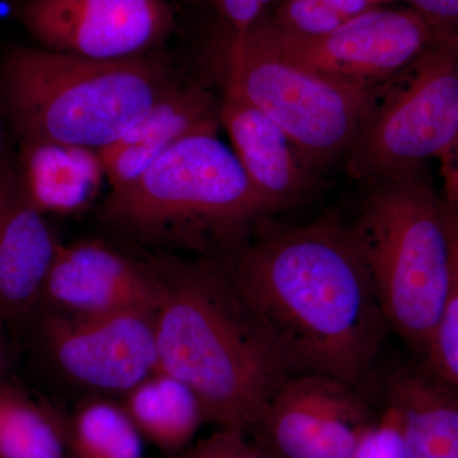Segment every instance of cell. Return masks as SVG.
I'll list each match as a JSON object with an SVG mask.
<instances>
[{"mask_svg": "<svg viewBox=\"0 0 458 458\" xmlns=\"http://www.w3.org/2000/svg\"><path fill=\"white\" fill-rule=\"evenodd\" d=\"M267 18L283 31L303 38L327 35L346 22L321 0H282L274 16Z\"/></svg>", "mask_w": 458, "mask_h": 458, "instance_id": "obj_22", "label": "cell"}, {"mask_svg": "<svg viewBox=\"0 0 458 458\" xmlns=\"http://www.w3.org/2000/svg\"><path fill=\"white\" fill-rule=\"evenodd\" d=\"M351 458H405L399 412L390 403L361 434Z\"/></svg>", "mask_w": 458, "mask_h": 458, "instance_id": "obj_23", "label": "cell"}, {"mask_svg": "<svg viewBox=\"0 0 458 458\" xmlns=\"http://www.w3.org/2000/svg\"><path fill=\"white\" fill-rule=\"evenodd\" d=\"M174 84L167 66L152 54L95 60L12 47L0 62V107L20 140L101 149Z\"/></svg>", "mask_w": 458, "mask_h": 458, "instance_id": "obj_3", "label": "cell"}, {"mask_svg": "<svg viewBox=\"0 0 458 458\" xmlns=\"http://www.w3.org/2000/svg\"><path fill=\"white\" fill-rule=\"evenodd\" d=\"M267 214L218 129L183 138L137 179L111 189L101 209L108 227L140 242L222 252Z\"/></svg>", "mask_w": 458, "mask_h": 458, "instance_id": "obj_4", "label": "cell"}, {"mask_svg": "<svg viewBox=\"0 0 458 458\" xmlns=\"http://www.w3.org/2000/svg\"><path fill=\"white\" fill-rule=\"evenodd\" d=\"M20 20L44 49L95 60L147 55L174 25L167 0H26Z\"/></svg>", "mask_w": 458, "mask_h": 458, "instance_id": "obj_11", "label": "cell"}, {"mask_svg": "<svg viewBox=\"0 0 458 458\" xmlns=\"http://www.w3.org/2000/svg\"><path fill=\"white\" fill-rule=\"evenodd\" d=\"M56 421L22 390L0 382V458H63Z\"/></svg>", "mask_w": 458, "mask_h": 458, "instance_id": "obj_19", "label": "cell"}, {"mask_svg": "<svg viewBox=\"0 0 458 458\" xmlns=\"http://www.w3.org/2000/svg\"><path fill=\"white\" fill-rule=\"evenodd\" d=\"M75 458H144L141 434L123 406L92 400L78 409L72 424Z\"/></svg>", "mask_w": 458, "mask_h": 458, "instance_id": "obj_20", "label": "cell"}, {"mask_svg": "<svg viewBox=\"0 0 458 458\" xmlns=\"http://www.w3.org/2000/svg\"><path fill=\"white\" fill-rule=\"evenodd\" d=\"M158 369L188 385L205 421L250 434L289 378L261 322L214 260L159 261Z\"/></svg>", "mask_w": 458, "mask_h": 458, "instance_id": "obj_2", "label": "cell"}, {"mask_svg": "<svg viewBox=\"0 0 458 458\" xmlns=\"http://www.w3.org/2000/svg\"><path fill=\"white\" fill-rule=\"evenodd\" d=\"M437 29L457 36L458 0H408Z\"/></svg>", "mask_w": 458, "mask_h": 458, "instance_id": "obj_26", "label": "cell"}, {"mask_svg": "<svg viewBox=\"0 0 458 458\" xmlns=\"http://www.w3.org/2000/svg\"><path fill=\"white\" fill-rule=\"evenodd\" d=\"M219 120L232 150L267 212L297 204L311 176L285 132L258 107L225 87Z\"/></svg>", "mask_w": 458, "mask_h": 458, "instance_id": "obj_14", "label": "cell"}, {"mask_svg": "<svg viewBox=\"0 0 458 458\" xmlns=\"http://www.w3.org/2000/svg\"><path fill=\"white\" fill-rule=\"evenodd\" d=\"M27 197L42 214L83 212L106 180L98 149L47 140H20L16 162Z\"/></svg>", "mask_w": 458, "mask_h": 458, "instance_id": "obj_17", "label": "cell"}, {"mask_svg": "<svg viewBox=\"0 0 458 458\" xmlns=\"http://www.w3.org/2000/svg\"><path fill=\"white\" fill-rule=\"evenodd\" d=\"M0 324H3L0 319ZM8 369V352L5 345L4 337H3L2 327H0V382L5 381L4 376Z\"/></svg>", "mask_w": 458, "mask_h": 458, "instance_id": "obj_29", "label": "cell"}, {"mask_svg": "<svg viewBox=\"0 0 458 458\" xmlns=\"http://www.w3.org/2000/svg\"><path fill=\"white\" fill-rule=\"evenodd\" d=\"M161 286L155 271L140 267L101 242L59 245L40 304L69 315L122 310L157 311Z\"/></svg>", "mask_w": 458, "mask_h": 458, "instance_id": "obj_12", "label": "cell"}, {"mask_svg": "<svg viewBox=\"0 0 458 458\" xmlns=\"http://www.w3.org/2000/svg\"><path fill=\"white\" fill-rule=\"evenodd\" d=\"M0 2H2V0H0Z\"/></svg>", "mask_w": 458, "mask_h": 458, "instance_id": "obj_33", "label": "cell"}, {"mask_svg": "<svg viewBox=\"0 0 458 458\" xmlns=\"http://www.w3.org/2000/svg\"><path fill=\"white\" fill-rule=\"evenodd\" d=\"M443 216L451 246V285L421 363L458 387V209L445 198Z\"/></svg>", "mask_w": 458, "mask_h": 458, "instance_id": "obj_21", "label": "cell"}, {"mask_svg": "<svg viewBox=\"0 0 458 458\" xmlns=\"http://www.w3.org/2000/svg\"><path fill=\"white\" fill-rule=\"evenodd\" d=\"M225 87L285 132L310 171L348 155L379 99V87L355 86L283 56L252 29L232 33Z\"/></svg>", "mask_w": 458, "mask_h": 458, "instance_id": "obj_6", "label": "cell"}, {"mask_svg": "<svg viewBox=\"0 0 458 458\" xmlns=\"http://www.w3.org/2000/svg\"><path fill=\"white\" fill-rule=\"evenodd\" d=\"M42 316L30 325L38 327L42 345L57 369L78 384L126 394L158 369L156 311Z\"/></svg>", "mask_w": 458, "mask_h": 458, "instance_id": "obj_9", "label": "cell"}, {"mask_svg": "<svg viewBox=\"0 0 458 458\" xmlns=\"http://www.w3.org/2000/svg\"><path fill=\"white\" fill-rule=\"evenodd\" d=\"M377 414L354 386L306 373L280 385L250 434L276 458H351Z\"/></svg>", "mask_w": 458, "mask_h": 458, "instance_id": "obj_10", "label": "cell"}, {"mask_svg": "<svg viewBox=\"0 0 458 458\" xmlns=\"http://www.w3.org/2000/svg\"><path fill=\"white\" fill-rule=\"evenodd\" d=\"M170 458H276L240 430L216 428L207 438L170 454Z\"/></svg>", "mask_w": 458, "mask_h": 458, "instance_id": "obj_24", "label": "cell"}, {"mask_svg": "<svg viewBox=\"0 0 458 458\" xmlns=\"http://www.w3.org/2000/svg\"><path fill=\"white\" fill-rule=\"evenodd\" d=\"M188 2H199V0H188Z\"/></svg>", "mask_w": 458, "mask_h": 458, "instance_id": "obj_32", "label": "cell"}, {"mask_svg": "<svg viewBox=\"0 0 458 458\" xmlns=\"http://www.w3.org/2000/svg\"><path fill=\"white\" fill-rule=\"evenodd\" d=\"M250 29L283 56L363 87H378L408 71L439 38L450 35L412 8H372L318 38L283 31L265 14Z\"/></svg>", "mask_w": 458, "mask_h": 458, "instance_id": "obj_8", "label": "cell"}, {"mask_svg": "<svg viewBox=\"0 0 458 458\" xmlns=\"http://www.w3.org/2000/svg\"><path fill=\"white\" fill-rule=\"evenodd\" d=\"M216 260L289 375L354 387L366 378L390 327L349 225L325 221L243 238Z\"/></svg>", "mask_w": 458, "mask_h": 458, "instance_id": "obj_1", "label": "cell"}, {"mask_svg": "<svg viewBox=\"0 0 458 458\" xmlns=\"http://www.w3.org/2000/svg\"><path fill=\"white\" fill-rule=\"evenodd\" d=\"M219 123V104L209 90L174 83L119 140L98 149L107 182L111 189L128 185L183 138Z\"/></svg>", "mask_w": 458, "mask_h": 458, "instance_id": "obj_15", "label": "cell"}, {"mask_svg": "<svg viewBox=\"0 0 458 458\" xmlns=\"http://www.w3.org/2000/svg\"><path fill=\"white\" fill-rule=\"evenodd\" d=\"M445 177V199L458 209V132L450 155L442 164Z\"/></svg>", "mask_w": 458, "mask_h": 458, "instance_id": "obj_27", "label": "cell"}, {"mask_svg": "<svg viewBox=\"0 0 458 458\" xmlns=\"http://www.w3.org/2000/svg\"><path fill=\"white\" fill-rule=\"evenodd\" d=\"M410 71L408 82L378 102L346 155L355 180L373 185L450 155L458 132V36H443Z\"/></svg>", "mask_w": 458, "mask_h": 458, "instance_id": "obj_7", "label": "cell"}, {"mask_svg": "<svg viewBox=\"0 0 458 458\" xmlns=\"http://www.w3.org/2000/svg\"><path fill=\"white\" fill-rule=\"evenodd\" d=\"M321 2L335 11L345 21L360 16L376 4L373 0H321Z\"/></svg>", "mask_w": 458, "mask_h": 458, "instance_id": "obj_28", "label": "cell"}, {"mask_svg": "<svg viewBox=\"0 0 458 458\" xmlns=\"http://www.w3.org/2000/svg\"><path fill=\"white\" fill-rule=\"evenodd\" d=\"M232 33L246 32L264 17L265 9L276 0H210Z\"/></svg>", "mask_w": 458, "mask_h": 458, "instance_id": "obj_25", "label": "cell"}, {"mask_svg": "<svg viewBox=\"0 0 458 458\" xmlns=\"http://www.w3.org/2000/svg\"><path fill=\"white\" fill-rule=\"evenodd\" d=\"M59 243L27 197L17 165L0 164V319L18 330L40 307L42 288Z\"/></svg>", "mask_w": 458, "mask_h": 458, "instance_id": "obj_13", "label": "cell"}, {"mask_svg": "<svg viewBox=\"0 0 458 458\" xmlns=\"http://www.w3.org/2000/svg\"><path fill=\"white\" fill-rule=\"evenodd\" d=\"M123 409L141 437L168 454L189 447L205 421L194 391L161 369L126 394Z\"/></svg>", "mask_w": 458, "mask_h": 458, "instance_id": "obj_18", "label": "cell"}, {"mask_svg": "<svg viewBox=\"0 0 458 458\" xmlns=\"http://www.w3.org/2000/svg\"><path fill=\"white\" fill-rule=\"evenodd\" d=\"M349 227L390 331L423 361L451 285L443 199L421 170L378 181Z\"/></svg>", "mask_w": 458, "mask_h": 458, "instance_id": "obj_5", "label": "cell"}, {"mask_svg": "<svg viewBox=\"0 0 458 458\" xmlns=\"http://www.w3.org/2000/svg\"><path fill=\"white\" fill-rule=\"evenodd\" d=\"M0 147H2V120H0Z\"/></svg>", "mask_w": 458, "mask_h": 458, "instance_id": "obj_30", "label": "cell"}, {"mask_svg": "<svg viewBox=\"0 0 458 458\" xmlns=\"http://www.w3.org/2000/svg\"><path fill=\"white\" fill-rule=\"evenodd\" d=\"M386 403L400 415L405 458H458V387L419 360L388 377Z\"/></svg>", "mask_w": 458, "mask_h": 458, "instance_id": "obj_16", "label": "cell"}, {"mask_svg": "<svg viewBox=\"0 0 458 458\" xmlns=\"http://www.w3.org/2000/svg\"><path fill=\"white\" fill-rule=\"evenodd\" d=\"M373 2H375L376 4H378V3L385 2V0H373Z\"/></svg>", "mask_w": 458, "mask_h": 458, "instance_id": "obj_31", "label": "cell"}]
</instances>
